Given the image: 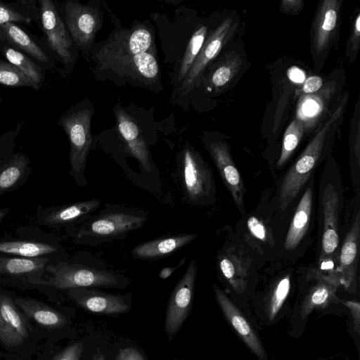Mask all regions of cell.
Segmentation results:
<instances>
[{
	"mask_svg": "<svg viewBox=\"0 0 360 360\" xmlns=\"http://www.w3.org/2000/svg\"><path fill=\"white\" fill-rule=\"evenodd\" d=\"M44 338L15 303L14 294L0 291V356L4 360H33Z\"/></svg>",
	"mask_w": 360,
	"mask_h": 360,
	"instance_id": "6da1fadb",
	"label": "cell"
},
{
	"mask_svg": "<svg viewBox=\"0 0 360 360\" xmlns=\"http://www.w3.org/2000/svg\"><path fill=\"white\" fill-rule=\"evenodd\" d=\"M321 176L319 185L320 238L318 255V271L338 281L335 271L340 250V218L342 204V192L338 184V174ZM339 282V281H338Z\"/></svg>",
	"mask_w": 360,
	"mask_h": 360,
	"instance_id": "7a4b0ae2",
	"label": "cell"
},
{
	"mask_svg": "<svg viewBox=\"0 0 360 360\" xmlns=\"http://www.w3.org/2000/svg\"><path fill=\"white\" fill-rule=\"evenodd\" d=\"M345 103L346 100L342 101L287 172L279 192V204L282 211L288 207L314 173L325 149L330 129L340 117Z\"/></svg>",
	"mask_w": 360,
	"mask_h": 360,
	"instance_id": "3957f363",
	"label": "cell"
},
{
	"mask_svg": "<svg viewBox=\"0 0 360 360\" xmlns=\"http://www.w3.org/2000/svg\"><path fill=\"white\" fill-rule=\"evenodd\" d=\"M93 114L94 107L90 105V102L83 101L63 113L58 122L68 137L70 145V174L78 184L83 177L93 142L91 134Z\"/></svg>",
	"mask_w": 360,
	"mask_h": 360,
	"instance_id": "277c9868",
	"label": "cell"
},
{
	"mask_svg": "<svg viewBox=\"0 0 360 360\" xmlns=\"http://www.w3.org/2000/svg\"><path fill=\"white\" fill-rule=\"evenodd\" d=\"M46 271L50 274V276L45 279L30 280L26 284L65 291L79 288L121 286L120 278L115 274L77 264L47 265Z\"/></svg>",
	"mask_w": 360,
	"mask_h": 360,
	"instance_id": "5b68a950",
	"label": "cell"
},
{
	"mask_svg": "<svg viewBox=\"0 0 360 360\" xmlns=\"http://www.w3.org/2000/svg\"><path fill=\"white\" fill-rule=\"evenodd\" d=\"M15 303L43 335L45 342L57 343L71 332L72 314L41 300L14 295Z\"/></svg>",
	"mask_w": 360,
	"mask_h": 360,
	"instance_id": "8992f818",
	"label": "cell"
},
{
	"mask_svg": "<svg viewBox=\"0 0 360 360\" xmlns=\"http://www.w3.org/2000/svg\"><path fill=\"white\" fill-rule=\"evenodd\" d=\"M307 278L309 285L303 297L292 313L291 330L295 336H299L303 330L309 316L316 309L326 308L329 304L337 301L336 291L339 282L316 269L309 272Z\"/></svg>",
	"mask_w": 360,
	"mask_h": 360,
	"instance_id": "52a82bcc",
	"label": "cell"
},
{
	"mask_svg": "<svg viewBox=\"0 0 360 360\" xmlns=\"http://www.w3.org/2000/svg\"><path fill=\"white\" fill-rule=\"evenodd\" d=\"M38 3L40 22L48 44L63 62L66 73L70 74L77 58V48L55 3L51 0H39Z\"/></svg>",
	"mask_w": 360,
	"mask_h": 360,
	"instance_id": "ba28073f",
	"label": "cell"
},
{
	"mask_svg": "<svg viewBox=\"0 0 360 360\" xmlns=\"http://www.w3.org/2000/svg\"><path fill=\"white\" fill-rule=\"evenodd\" d=\"M183 188L191 203H203L214 195L212 171L201 155L189 144L181 151Z\"/></svg>",
	"mask_w": 360,
	"mask_h": 360,
	"instance_id": "9c48e42d",
	"label": "cell"
},
{
	"mask_svg": "<svg viewBox=\"0 0 360 360\" xmlns=\"http://www.w3.org/2000/svg\"><path fill=\"white\" fill-rule=\"evenodd\" d=\"M96 63L99 71L110 70L112 75H116L117 77L143 88L153 86L159 79L158 63L151 52L98 60Z\"/></svg>",
	"mask_w": 360,
	"mask_h": 360,
	"instance_id": "30bf717a",
	"label": "cell"
},
{
	"mask_svg": "<svg viewBox=\"0 0 360 360\" xmlns=\"http://www.w3.org/2000/svg\"><path fill=\"white\" fill-rule=\"evenodd\" d=\"M65 23L77 49L84 56L90 52L96 32L103 22L101 11L75 1L64 4Z\"/></svg>",
	"mask_w": 360,
	"mask_h": 360,
	"instance_id": "8fae6325",
	"label": "cell"
},
{
	"mask_svg": "<svg viewBox=\"0 0 360 360\" xmlns=\"http://www.w3.org/2000/svg\"><path fill=\"white\" fill-rule=\"evenodd\" d=\"M197 269L195 261H191L170 295L165 319V330L169 341L177 334L190 314Z\"/></svg>",
	"mask_w": 360,
	"mask_h": 360,
	"instance_id": "7c38bea8",
	"label": "cell"
},
{
	"mask_svg": "<svg viewBox=\"0 0 360 360\" xmlns=\"http://www.w3.org/2000/svg\"><path fill=\"white\" fill-rule=\"evenodd\" d=\"M154 47L153 35L146 27L123 30L110 35L99 50L95 52L96 60L134 56L149 52Z\"/></svg>",
	"mask_w": 360,
	"mask_h": 360,
	"instance_id": "4fadbf2b",
	"label": "cell"
},
{
	"mask_svg": "<svg viewBox=\"0 0 360 360\" xmlns=\"http://www.w3.org/2000/svg\"><path fill=\"white\" fill-rule=\"evenodd\" d=\"M212 286L222 314L237 335L256 356L257 360H268L267 352L259 335L244 314L216 284Z\"/></svg>",
	"mask_w": 360,
	"mask_h": 360,
	"instance_id": "5bb4252c",
	"label": "cell"
},
{
	"mask_svg": "<svg viewBox=\"0 0 360 360\" xmlns=\"http://www.w3.org/2000/svg\"><path fill=\"white\" fill-rule=\"evenodd\" d=\"M232 28V20L226 18L205 39L186 78L177 89L178 96H186L198 84L207 65L217 56Z\"/></svg>",
	"mask_w": 360,
	"mask_h": 360,
	"instance_id": "9a60e30c",
	"label": "cell"
},
{
	"mask_svg": "<svg viewBox=\"0 0 360 360\" xmlns=\"http://www.w3.org/2000/svg\"><path fill=\"white\" fill-rule=\"evenodd\" d=\"M67 297L77 306L93 313L115 316L125 314L131 309V300L96 290L90 288H73L66 291Z\"/></svg>",
	"mask_w": 360,
	"mask_h": 360,
	"instance_id": "2e32d148",
	"label": "cell"
},
{
	"mask_svg": "<svg viewBox=\"0 0 360 360\" xmlns=\"http://www.w3.org/2000/svg\"><path fill=\"white\" fill-rule=\"evenodd\" d=\"M146 217L126 212H111L98 216L83 224L77 238H111L141 226Z\"/></svg>",
	"mask_w": 360,
	"mask_h": 360,
	"instance_id": "e0dca14e",
	"label": "cell"
},
{
	"mask_svg": "<svg viewBox=\"0 0 360 360\" xmlns=\"http://www.w3.org/2000/svg\"><path fill=\"white\" fill-rule=\"evenodd\" d=\"M360 240V212H357L353 223L340 246L335 271L340 285L351 293L355 292Z\"/></svg>",
	"mask_w": 360,
	"mask_h": 360,
	"instance_id": "ac0fdd59",
	"label": "cell"
},
{
	"mask_svg": "<svg viewBox=\"0 0 360 360\" xmlns=\"http://www.w3.org/2000/svg\"><path fill=\"white\" fill-rule=\"evenodd\" d=\"M207 149L236 207L243 214H245L243 180L232 160L227 145L223 141H212L207 145Z\"/></svg>",
	"mask_w": 360,
	"mask_h": 360,
	"instance_id": "d6986e66",
	"label": "cell"
},
{
	"mask_svg": "<svg viewBox=\"0 0 360 360\" xmlns=\"http://www.w3.org/2000/svg\"><path fill=\"white\" fill-rule=\"evenodd\" d=\"M101 205L98 199L79 201L69 205L37 208L36 221L50 228L70 225L86 217Z\"/></svg>",
	"mask_w": 360,
	"mask_h": 360,
	"instance_id": "ffe728a7",
	"label": "cell"
},
{
	"mask_svg": "<svg viewBox=\"0 0 360 360\" xmlns=\"http://www.w3.org/2000/svg\"><path fill=\"white\" fill-rule=\"evenodd\" d=\"M0 150V195L22 186L32 172L29 158L22 153Z\"/></svg>",
	"mask_w": 360,
	"mask_h": 360,
	"instance_id": "44dd1931",
	"label": "cell"
},
{
	"mask_svg": "<svg viewBox=\"0 0 360 360\" xmlns=\"http://www.w3.org/2000/svg\"><path fill=\"white\" fill-rule=\"evenodd\" d=\"M116 117L118 131L127 151L139 162L146 172H150V153L138 124L122 109L117 110Z\"/></svg>",
	"mask_w": 360,
	"mask_h": 360,
	"instance_id": "7402d4cb",
	"label": "cell"
},
{
	"mask_svg": "<svg viewBox=\"0 0 360 360\" xmlns=\"http://www.w3.org/2000/svg\"><path fill=\"white\" fill-rule=\"evenodd\" d=\"M48 262L45 257L24 258L0 256V278L19 280L26 284L30 280L42 278Z\"/></svg>",
	"mask_w": 360,
	"mask_h": 360,
	"instance_id": "603a6c76",
	"label": "cell"
},
{
	"mask_svg": "<svg viewBox=\"0 0 360 360\" xmlns=\"http://www.w3.org/2000/svg\"><path fill=\"white\" fill-rule=\"evenodd\" d=\"M197 237L194 233L171 236L137 245L132 250L139 259H153L167 257L190 243Z\"/></svg>",
	"mask_w": 360,
	"mask_h": 360,
	"instance_id": "cb8c5ba5",
	"label": "cell"
},
{
	"mask_svg": "<svg viewBox=\"0 0 360 360\" xmlns=\"http://www.w3.org/2000/svg\"><path fill=\"white\" fill-rule=\"evenodd\" d=\"M340 1L326 0L321 3L313 28V44L317 53L328 46L335 29Z\"/></svg>",
	"mask_w": 360,
	"mask_h": 360,
	"instance_id": "d4e9b609",
	"label": "cell"
},
{
	"mask_svg": "<svg viewBox=\"0 0 360 360\" xmlns=\"http://www.w3.org/2000/svg\"><path fill=\"white\" fill-rule=\"evenodd\" d=\"M311 183L295 210L284 243L285 250H294L309 229L313 205V180Z\"/></svg>",
	"mask_w": 360,
	"mask_h": 360,
	"instance_id": "484cf974",
	"label": "cell"
},
{
	"mask_svg": "<svg viewBox=\"0 0 360 360\" xmlns=\"http://www.w3.org/2000/svg\"><path fill=\"white\" fill-rule=\"evenodd\" d=\"M291 288V280L289 275L278 279L266 295L263 304L256 314L264 323H275L281 317V310L287 300Z\"/></svg>",
	"mask_w": 360,
	"mask_h": 360,
	"instance_id": "4316f807",
	"label": "cell"
},
{
	"mask_svg": "<svg viewBox=\"0 0 360 360\" xmlns=\"http://www.w3.org/2000/svg\"><path fill=\"white\" fill-rule=\"evenodd\" d=\"M0 30L4 36L6 42L12 47L22 51L46 66L50 65V60L45 52L15 23L0 25Z\"/></svg>",
	"mask_w": 360,
	"mask_h": 360,
	"instance_id": "83f0119b",
	"label": "cell"
},
{
	"mask_svg": "<svg viewBox=\"0 0 360 360\" xmlns=\"http://www.w3.org/2000/svg\"><path fill=\"white\" fill-rule=\"evenodd\" d=\"M221 273L238 294L245 292L248 285V270L245 262L237 255L230 252L219 257Z\"/></svg>",
	"mask_w": 360,
	"mask_h": 360,
	"instance_id": "f1b7e54d",
	"label": "cell"
},
{
	"mask_svg": "<svg viewBox=\"0 0 360 360\" xmlns=\"http://www.w3.org/2000/svg\"><path fill=\"white\" fill-rule=\"evenodd\" d=\"M58 250L56 246L30 240L0 241V253L24 258H37L51 255Z\"/></svg>",
	"mask_w": 360,
	"mask_h": 360,
	"instance_id": "f546056e",
	"label": "cell"
},
{
	"mask_svg": "<svg viewBox=\"0 0 360 360\" xmlns=\"http://www.w3.org/2000/svg\"><path fill=\"white\" fill-rule=\"evenodd\" d=\"M0 51L8 62L14 65L40 87L43 83V72L30 58L5 41H0Z\"/></svg>",
	"mask_w": 360,
	"mask_h": 360,
	"instance_id": "4dcf8cb0",
	"label": "cell"
},
{
	"mask_svg": "<svg viewBox=\"0 0 360 360\" xmlns=\"http://www.w3.org/2000/svg\"><path fill=\"white\" fill-rule=\"evenodd\" d=\"M83 351L84 344L79 340L73 341L64 347L56 343L44 342L33 360H80Z\"/></svg>",
	"mask_w": 360,
	"mask_h": 360,
	"instance_id": "1f68e13d",
	"label": "cell"
},
{
	"mask_svg": "<svg viewBox=\"0 0 360 360\" xmlns=\"http://www.w3.org/2000/svg\"><path fill=\"white\" fill-rule=\"evenodd\" d=\"M207 33V27L206 26H202L197 30L191 37L177 71L176 77L177 89L186 78L197 58L205 41Z\"/></svg>",
	"mask_w": 360,
	"mask_h": 360,
	"instance_id": "d6a6232c",
	"label": "cell"
},
{
	"mask_svg": "<svg viewBox=\"0 0 360 360\" xmlns=\"http://www.w3.org/2000/svg\"><path fill=\"white\" fill-rule=\"evenodd\" d=\"M0 85L12 87H41L9 62L0 60Z\"/></svg>",
	"mask_w": 360,
	"mask_h": 360,
	"instance_id": "836d02e7",
	"label": "cell"
},
{
	"mask_svg": "<svg viewBox=\"0 0 360 360\" xmlns=\"http://www.w3.org/2000/svg\"><path fill=\"white\" fill-rule=\"evenodd\" d=\"M304 131V124L299 119L294 120L286 129L281 149V153L277 165L283 166L299 144Z\"/></svg>",
	"mask_w": 360,
	"mask_h": 360,
	"instance_id": "e575fe53",
	"label": "cell"
},
{
	"mask_svg": "<svg viewBox=\"0 0 360 360\" xmlns=\"http://www.w3.org/2000/svg\"><path fill=\"white\" fill-rule=\"evenodd\" d=\"M237 60L231 58V60L221 64L212 74L210 84L212 87L219 89L226 84L233 77L237 68Z\"/></svg>",
	"mask_w": 360,
	"mask_h": 360,
	"instance_id": "d590c367",
	"label": "cell"
},
{
	"mask_svg": "<svg viewBox=\"0 0 360 360\" xmlns=\"http://www.w3.org/2000/svg\"><path fill=\"white\" fill-rule=\"evenodd\" d=\"M32 20L21 14L11 6L0 1V25L8 22H22L30 24Z\"/></svg>",
	"mask_w": 360,
	"mask_h": 360,
	"instance_id": "8d00e7d4",
	"label": "cell"
},
{
	"mask_svg": "<svg viewBox=\"0 0 360 360\" xmlns=\"http://www.w3.org/2000/svg\"><path fill=\"white\" fill-rule=\"evenodd\" d=\"M338 302L345 305L349 309L352 320L354 331L359 336L360 333V304L356 300H342L338 299Z\"/></svg>",
	"mask_w": 360,
	"mask_h": 360,
	"instance_id": "74e56055",
	"label": "cell"
},
{
	"mask_svg": "<svg viewBox=\"0 0 360 360\" xmlns=\"http://www.w3.org/2000/svg\"><path fill=\"white\" fill-rule=\"evenodd\" d=\"M247 225L250 232L256 238L264 241L266 237V229L263 223L255 217L249 218Z\"/></svg>",
	"mask_w": 360,
	"mask_h": 360,
	"instance_id": "f35d334b",
	"label": "cell"
},
{
	"mask_svg": "<svg viewBox=\"0 0 360 360\" xmlns=\"http://www.w3.org/2000/svg\"><path fill=\"white\" fill-rule=\"evenodd\" d=\"M115 360H146V359L138 349L129 347L120 349Z\"/></svg>",
	"mask_w": 360,
	"mask_h": 360,
	"instance_id": "ab89813d",
	"label": "cell"
},
{
	"mask_svg": "<svg viewBox=\"0 0 360 360\" xmlns=\"http://www.w3.org/2000/svg\"><path fill=\"white\" fill-rule=\"evenodd\" d=\"M322 86V79L318 76H311L304 80L302 91L306 94L318 91Z\"/></svg>",
	"mask_w": 360,
	"mask_h": 360,
	"instance_id": "60d3db41",
	"label": "cell"
},
{
	"mask_svg": "<svg viewBox=\"0 0 360 360\" xmlns=\"http://www.w3.org/2000/svg\"><path fill=\"white\" fill-rule=\"evenodd\" d=\"M303 2L300 0H284L281 1L282 10L286 12L298 11L302 7Z\"/></svg>",
	"mask_w": 360,
	"mask_h": 360,
	"instance_id": "b9f144b4",
	"label": "cell"
},
{
	"mask_svg": "<svg viewBox=\"0 0 360 360\" xmlns=\"http://www.w3.org/2000/svg\"><path fill=\"white\" fill-rule=\"evenodd\" d=\"M288 76L291 81L296 83H302L305 80L304 72L297 67L290 68L288 70Z\"/></svg>",
	"mask_w": 360,
	"mask_h": 360,
	"instance_id": "7bdbcfd3",
	"label": "cell"
},
{
	"mask_svg": "<svg viewBox=\"0 0 360 360\" xmlns=\"http://www.w3.org/2000/svg\"><path fill=\"white\" fill-rule=\"evenodd\" d=\"M360 34V15L359 14L356 18L354 22V33L352 36V42L353 48L355 49L356 46H358L359 39Z\"/></svg>",
	"mask_w": 360,
	"mask_h": 360,
	"instance_id": "ee69618b",
	"label": "cell"
},
{
	"mask_svg": "<svg viewBox=\"0 0 360 360\" xmlns=\"http://www.w3.org/2000/svg\"><path fill=\"white\" fill-rule=\"evenodd\" d=\"M186 258L182 259L180 262L174 267H165L159 273V277L162 279H166L179 266L184 264Z\"/></svg>",
	"mask_w": 360,
	"mask_h": 360,
	"instance_id": "f6af8a7d",
	"label": "cell"
},
{
	"mask_svg": "<svg viewBox=\"0 0 360 360\" xmlns=\"http://www.w3.org/2000/svg\"><path fill=\"white\" fill-rule=\"evenodd\" d=\"M10 210V207H4L0 209V224L2 222L3 219L8 215Z\"/></svg>",
	"mask_w": 360,
	"mask_h": 360,
	"instance_id": "bcb514c9",
	"label": "cell"
},
{
	"mask_svg": "<svg viewBox=\"0 0 360 360\" xmlns=\"http://www.w3.org/2000/svg\"><path fill=\"white\" fill-rule=\"evenodd\" d=\"M93 360H105V356L103 354L98 353L97 354H96L94 356Z\"/></svg>",
	"mask_w": 360,
	"mask_h": 360,
	"instance_id": "7dc6e473",
	"label": "cell"
},
{
	"mask_svg": "<svg viewBox=\"0 0 360 360\" xmlns=\"http://www.w3.org/2000/svg\"><path fill=\"white\" fill-rule=\"evenodd\" d=\"M0 41L6 42L4 36L1 30H0Z\"/></svg>",
	"mask_w": 360,
	"mask_h": 360,
	"instance_id": "c3c4849f",
	"label": "cell"
},
{
	"mask_svg": "<svg viewBox=\"0 0 360 360\" xmlns=\"http://www.w3.org/2000/svg\"><path fill=\"white\" fill-rule=\"evenodd\" d=\"M1 101H2V99L0 98V103H1Z\"/></svg>",
	"mask_w": 360,
	"mask_h": 360,
	"instance_id": "681fc988",
	"label": "cell"
},
{
	"mask_svg": "<svg viewBox=\"0 0 360 360\" xmlns=\"http://www.w3.org/2000/svg\"><path fill=\"white\" fill-rule=\"evenodd\" d=\"M181 360H187V359H181Z\"/></svg>",
	"mask_w": 360,
	"mask_h": 360,
	"instance_id": "f907efd6",
	"label": "cell"
}]
</instances>
